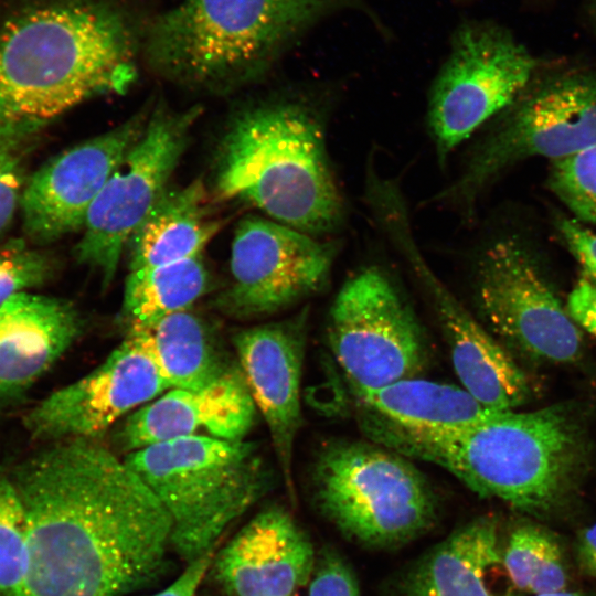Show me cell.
Segmentation results:
<instances>
[{
    "label": "cell",
    "instance_id": "1",
    "mask_svg": "<svg viewBox=\"0 0 596 596\" xmlns=\"http://www.w3.org/2000/svg\"><path fill=\"white\" fill-rule=\"evenodd\" d=\"M25 515L22 579L10 596H123L163 570L171 521L99 440L66 439L11 472Z\"/></svg>",
    "mask_w": 596,
    "mask_h": 596
},
{
    "label": "cell",
    "instance_id": "2",
    "mask_svg": "<svg viewBox=\"0 0 596 596\" xmlns=\"http://www.w3.org/2000/svg\"><path fill=\"white\" fill-rule=\"evenodd\" d=\"M359 422L368 439L441 467L480 497L533 517L570 503L587 464L584 427L567 405L500 411L450 430L406 428L364 408Z\"/></svg>",
    "mask_w": 596,
    "mask_h": 596
},
{
    "label": "cell",
    "instance_id": "3",
    "mask_svg": "<svg viewBox=\"0 0 596 596\" xmlns=\"http://www.w3.org/2000/svg\"><path fill=\"white\" fill-rule=\"evenodd\" d=\"M132 33L111 7L64 0L0 25V132L32 136L78 104L124 94L137 77Z\"/></svg>",
    "mask_w": 596,
    "mask_h": 596
},
{
    "label": "cell",
    "instance_id": "4",
    "mask_svg": "<svg viewBox=\"0 0 596 596\" xmlns=\"http://www.w3.org/2000/svg\"><path fill=\"white\" fill-rule=\"evenodd\" d=\"M332 104L330 93L313 87L238 113L217 149L219 198L313 236L338 234L347 203L328 149Z\"/></svg>",
    "mask_w": 596,
    "mask_h": 596
},
{
    "label": "cell",
    "instance_id": "5",
    "mask_svg": "<svg viewBox=\"0 0 596 596\" xmlns=\"http://www.w3.org/2000/svg\"><path fill=\"white\" fill-rule=\"evenodd\" d=\"M359 0H183L149 31L146 54L162 76L224 91L264 74L322 18Z\"/></svg>",
    "mask_w": 596,
    "mask_h": 596
},
{
    "label": "cell",
    "instance_id": "6",
    "mask_svg": "<svg viewBox=\"0 0 596 596\" xmlns=\"http://www.w3.org/2000/svg\"><path fill=\"white\" fill-rule=\"evenodd\" d=\"M125 462L171 521V549L188 564L214 550L225 529L269 490L258 448L192 435L127 453Z\"/></svg>",
    "mask_w": 596,
    "mask_h": 596
},
{
    "label": "cell",
    "instance_id": "7",
    "mask_svg": "<svg viewBox=\"0 0 596 596\" xmlns=\"http://www.w3.org/2000/svg\"><path fill=\"white\" fill-rule=\"evenodd\" d=\"M311 490L321 514L366 546L407 543L438 515L437 496L412 459L370 439L324 444L313 460Z\"/></svg>",
    "mask_w": 596,
    "mask_h": 596
},
{
    "label": "cell",
    "instance_id": "8",
    "mask_svg": "<svg viewBox=\"0 0 596 596\" xmlns=\"http://www.w3.org/2000/svg\"><path fill=\"white\" fill-rule=\"evenodd\" d=\"M468 155L457 177L429 203L471 217L508 168L531 157L552 162L596 146V72H571L524 88Z\"/></svg>",
    "mask_w": 596,
    "mask_h": 596
},
{
    "label": "cell",
    "instance_id": "9",
    "mask_svg": "<svg viewBox=\"0 0 596 596\" xmlns=\"http://www.w3.org/2000/svg\"><path fill=\"white\" fill-rule=\"evenodd\" d=\"M364 201L374 223L406 262L428 297L446 341L460 386L497 411H513L530 396L524 371L438 278L413 233L400 182L374 177L364 187Z\"/></svg>",
    "mask_w": 596,
    "mask_h": 596
},
{
    "label": "cell",
    "instance_id": "10",
    "mask_svg": "<svg viewBox=\"0 0 596 596\" xmlns=\"http://www.w3.org/2000/svg\"><path fill=\"white\" fill-rule=\"evenodd\" d=\"M330 351L352 391L419 376L427 368L425 332L393 277L377 265L354 272L328 315Z\"/></svg>",
    "mask_w": 596,
    "mask_h": 596
},
{
    "label": "cell",
    "instance_id": "11",
    "mask_svg": "<svg viewBox=\"0 0 596 596\" xmlns=\"http://www.w3.org/2000/svg\"><path fill=\"white\" fill-rule=\"evenodd\" d=\"M535 60L510 33L482 23L460 26L428 92L426 126L438 163L531 83Z\"/></svg>",
    "mask_w": 596,
    "mask_h": 596
},
{
    "label": "cell",
    "instance_id": "12",
    "mask_svg": "<svg viewBox=\"0 0 596 596\" xmlns=\"http://www.w3.org/2000/svg\"><path fill=\"white\" fill-rule=\"evenodd\" d=\"M200 114L198 106L153 109L94 201L74 255L99 274L103 287L114 280L130 236L168 189Z\"/></svg>",
    "mask_w": 596,
    "mask_h": 596
},
{
    "label": "cell",
    "instance_id": "13",
    "mask_svg": "<svg viewBox=\"0 0 596 596\" xmlns=\"http://www.w3.org/2000/svg\"><path fill=\"white\" fill-rule=\"evenodd\" d=\"M473 286L479 312L505 345L553 363L581 356V329L517 237H499L482 248Z\"/></svg>",
    "mask_w": 596,
    "mask_h": 596
},
{
    "label": "cell",
    "instance_id": "14",
    "mask_svg": "<svg viewBox=\"0 0 596 596\" xmlns=\"http://www.w3.org/2000/svg\"><path fill=\"white\" fill-rule=\"evenodd\" d=\"M339 247L331 237L313 236L268 217L247 216L234 232L231 281L215 305L235 318L284 310L327 286Z\"/></svg>",
    "mask_w": 596,
    "mask_h": 596
},
{
    "label": "cell",
    "instance_id": "15",
    "mask_svg": "<svg viewBox=\"0 0 596 596\" xmlns=\"http://www.w3.org/2000/svg\"><path fill=\"white\" fill-rule=\"evenodd\" d=\"M170 390L143 331L128 333L96 369L41 400L23 417L32 438L99 440L116 422Z\"/></svg>",
    "mask_w": 596,
    "mask_h": 596
},
{
    "label": "cell",
    "instance_id": "16",
    "mask_svg": "<svg viewBox=\"0 0 596 596\" xmlns=\"http://www.w3.org/2000/svg\"><path fill=\"white\" fill-rule=\"evenodd\" d=\"M149 111L52 158L26 183L20 200L23 230L39 244L83 230L106 181L143 131Z\"/></svg>",
    "mask_w": 596,
    "mask_h": 596
},
{
    "label": "cell",
    "instance_id": "17",
    "mask_svg": "<svg viewBox=\"0 0 596 596\" xmlns=\"http://www.w3.org/2000/svg\"><path fill=\"white\" fill-rule=\"evenodd\" d=\"M308 311L237 332L233 343L257 411L260 412L285 482L292 491L295 443L302 423L301 379Z\"/></svg>",
    "mask_w": 596,
    "mask_h": 596
},
{
    "label": "cell",
    "instance_id": "18",
    "mask_svg": "<svg viewBox=\"0 0 596 596\" xmlns=\"http://www.w3.org/2000/svg\"><path fill=\"white\" fill-rule=\"evenodd\" d=\"M311 541L281 507L249 520L217 553L210 571L228 596H291L310 582Z\"/></svg>",
    "mask_w": 596,
    "mask_h": 596
},
{
    "label": "cell",
    "instance_id": "19",
    "mask_svg": "<svg viewBox=\"0 0 596 596\" xmlns=\"http://www.w3.org/2000/svg\"><path fill=\"white\" fill-rule=\"evenodd\" d=\"M256 411L240 365H231L203 387L170 389L140 406L126 417L115 439L126 453L192 435L244 439Z\"/></svg>",
    "mask_w": 596,
    "mask_h": 596
},
{
    "label": "cell",
    "instance_id": "20",
    "mask_svg": "<svg viewBox=\"0 0 596 596\" xmlns=\"http://www.w3.org/2000/svg\"><path fill=\"white\" fill-rule=\"evenodd\" d=\"M84 330L68 300L30 291L0 305V406L21 397Z\"/></svg>",
    "mask_w": 596,
    "mask_h": 596
},
{
    "label": "cell",
    "instance_id": "21",
    "mask_svg": "<svg viewBox=\"0 0 596 596\" xmlns=\"http://www.w3.org/2000/svg\"><path fill=\"white\" fill-rule=\"evenodd\" d=\"M502 561L498 523L479 517L426 553L406 574L400 596H515Z\"/></svg>",
    "mask_w": 596,
    "mask_h": 596
},
{
    "label": "cell",
    "instance_id": "22",
    "mask_svg": "<svg viewBox=\"0 0 596 596\" xmlns=\"http://www.w3.org/2000/svg\"><path fill=\"white\" fill-rule=\"evenodd\" d=\"M206 196L199 179L168 188L128 241L129 272L201 256L221 227Z\"/></svg>",
    "mask_w": 596,
    "mask_h": 596
},
{
    "label": "cell",
    "instance_id": "23",
    "mask_svg": "<svg viewBox=\"0 0 596 596\" xmlns=\"http://www.w3.org/2000/svg\"><path fill=\"white\" fill-rule=\"evenodd\" d=\"M360 407L396 425L418 430H450L496 413L462 386L422 379L400 380L375 390L352 391Z\"/></svg>",
    "mask_w": 596,
    "mask_h": 596
},
{
    "label": "cell",
    "instance_id": "24",
    "mask_svg": "<svg viewBox=\"0 0 596 596\" xmlns=\"http://www.w3.org/2000/svg\"><path fill=\"white\" fill-rule=\"evenodd\" d=\"M202 257L131 270L120 309L128 333L147 331L162 318L188 310L209 287Z\"/></svg>",
    "mask_w": 596,
    "mask_h": 596
},
{
    "label": "cell",
    "instance_id": "25",
    "mask_svg": "<svg viewBox=\"0 0 596 596\" xmlns=\"http://www.w3.org/2000/svg\"><path fill=\"white\" fill-rule=\"evenodd\" d=\"M143 332L170 389L203 387L231 366L220 355L204 322L190 309L169 315Z\"/></svg>",
    "mask_w": 596,
    "mask_h": 596
},
{
    "label": "cell",
    "instance_id": "26",
    "mask_svg": "<svg viewBox=\"0 0 596 596\" xmlns=\"http://www.w3.org/2000/svg\"><path fill=\"white\" fill-rule=\"evenodd\" d=\"M502 561L518 592L534 596L568 589V567L558 539L531 521L519 523L502 546Z\"/></svg>",
    "mask_w": 596,
    "mask_h": 596
},
{
    "label": "cell",
    "instance_id": "27",
    "mask_svg": "<svg viewBox=\"0 0 596 596\" xmlns=\"http://www.w3.org/2000/svg\"><path fill=\"white\" fill-rule=\"evenodd\" d=\"M26 525L11 472L0 466V596L19 586L25 566Z\"/></svg>",
    "mask_w": 596,
    "mask_h": 596
},
{
    "label": "cell",
    "instance_id": "28",
    "mask_svg": "<svg viewBox=\"0 0 596 596\" xmlns=\"http://www.w3.org/2000/svg\"><path fill=\"white\" fill-rule=\"evenodd\" d=\"M549 185L575 220L596 224V146L552 162Z\"/></svg>",
    "mask_w": 596,
    "mask_h": 596
},
{
    "label": "cell",
    "instance_id": "29",
    "mask_svg": "<svg viewBox=\"0 0 596 596\" xmlns=\"http://www.w3.org/2000/svg\"><path fill=\"white\" fill-rule=\"evenodd\" d=\"M54 270L49 255L29 248L22 241L11 240L0 245V305L14 295L44 285Z\"/></svg>",
    "mask_w": 596,
    "mask_h": 596
},
{
    "label": "cell",
    "instance_id": "30",
    "mask_svg": "<svg viewBox=\"0 0 596 596\" xmlns=\"http://www.w3.org/2000/svg\"><path fill=\"white\" fill-rule=\"evenodd\" d=\"M30 136L0 132V235L10 226L21 200L22 147Z\"/></svg>",
    "mask_w": 596,
    "mask_h": 596
},
{
    "label": "cell",
    "instance_id": "31",
    "mask_svg": "<svg viewBox=\"0 0 596 596\" xmlns=\"http://www.w3.org/2000/svg\"><path fill=\"white\" fill-rule=\"evenodd\" d=\"M308 596H361L353 571L336 551H323L316 558Z\"/></svg>",
    "mask_w": 596,
    "mask_h": 596
},
{
    "label": "cell",
    "instance_id": "32",
    "mask_svg": "<svg viewBox=\"0 0 596 596\" xmlns=\"http://www.w3.org/2000/svg\"><path fill=\"white\" fill-rule=\"evenodd\" d=\"M558 227L570 251L585 268L586 276L596 281V233L575 219H562Z\"/></svg>",
    "mask_w": 596,
    "mask_h": 596
},
{
    "label": "cell",
    "instance_id": "33",
    "mask_svg": "<svg viewBox=\"0 0 596 596\" xmlns=\"http://www.w3.org/2000/svg\"><path fill=\"white\" fill-rule=\"evenodd\" d=\"M566 309L577 326L596 337V281L581 278L568 295Z\"/></svg>",
    "mask_w": 596,
    "mask_h": 596
},
{
    "label": "cell",
    "instance_id": "34",
    "mask_svg": "<svg viewBox=\"0 0 596 596\" xmlns=\"http://www.w3.org/2000/svg\"><path fill=\"white\" fill-rule=\"evenodd\" d=\"M214 550L188 564L185 571L167 588L152 596H195L199 585L210 570Z\"/></svg>",
    "mask_w": 596,
    "mask_h": 596
},
{
    "label": "cell",
    "instance_id": "35",
    "mask_svg": "<svg viewBox=\"0 0 596 596\" xmlns=\"http://www.w3.org/2000/svg\"><path fill=\"white\" fill-rule=\"evenodd\" d=\"M575 556L579 568L596 578V523L584 528L577 534Z\"/></svg>",
    "mask_w": 596,
    "mask_h": 596
},
{
    "label": "cell",
    "instance_id": "36",
    "mask_svg": "<svg viewBox=\"0 0 596 596\" xmlns=\"http://www.w3.org/2000/svg\"><path fill=\"white\" fill-rule=\"evenodd\" d=\"M540 596H588V595L585 594V593H582V592L566 589V590H563V592L553 593V594H546V595H540Z\"/></svg>",
    "mask_w": 596,
    "mask_h": 596
},
{
    "label": "cell",
    "instance_id": "37",
    "mask_svg": "<svg viewBox=\"0 0 596 596\" xmlns=\"http://www.w3.org/2000/svg\"><path fill=\"white\" fill-rule=\"evenodd\" d=\"M291 596H295V595H291Z\"/></svg>",
    "mask_w": 596,
    "mask_h": 596
},
{
    "label": "cell",
    "instance_id": "38",
    "mask_svg": "<svg viewBox=\"0 0 596 596\" xmlns=\"http://www.w3.org/2000/svg\"><path fill=\"white\" fill-rule=\"evenodd\" d=\"M195 596H198V595H195Z\"/></svg>",
    "mask_w": 596,
    "mask_h": 596
}]
</instances>
